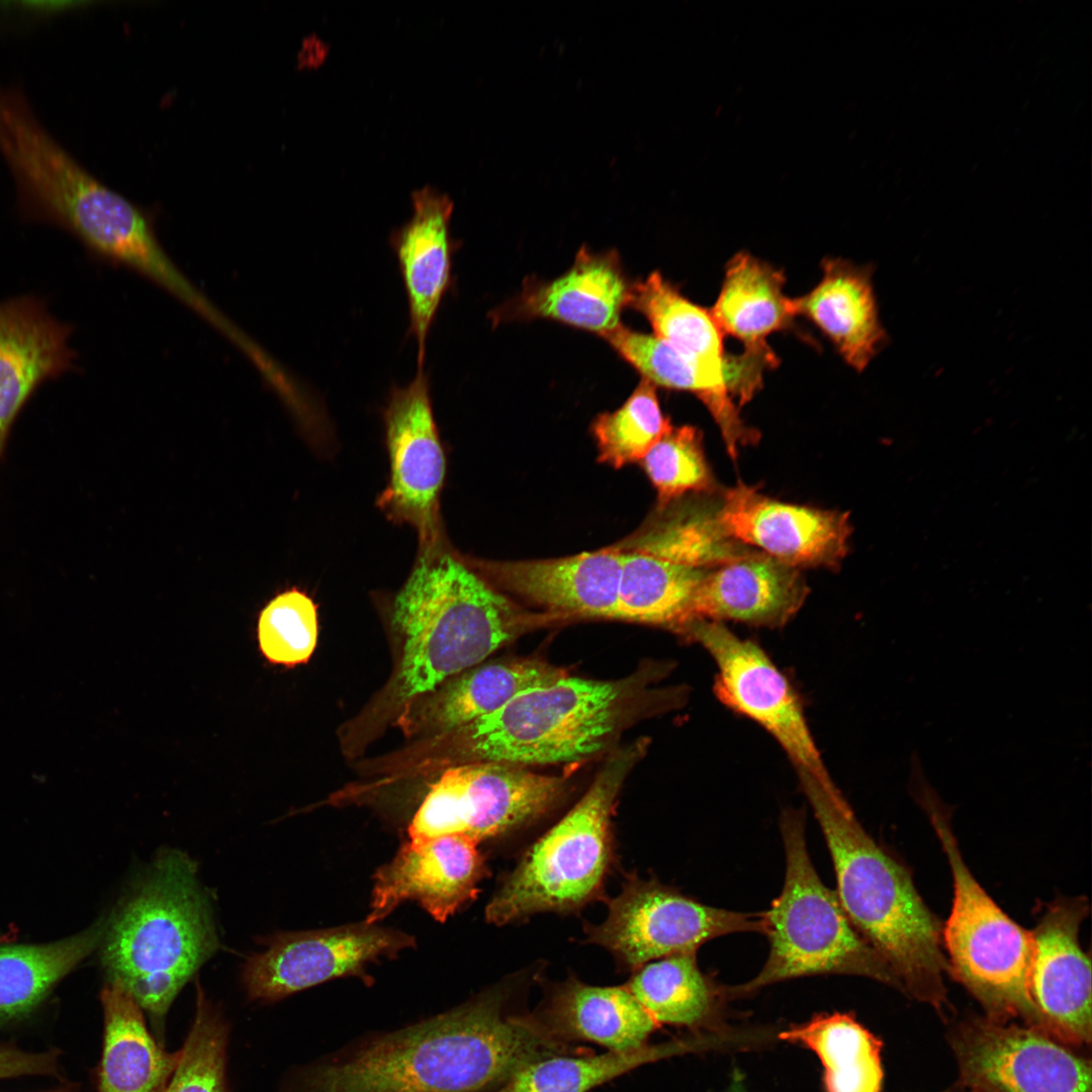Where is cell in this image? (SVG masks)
Masks as SVG:
<instances>
[{"mask_svg":"<svg viewBox=\"0 0 1092 1092\" xmlns=\"http://www.w3.org/2000/svg\"><path fill=\"white\" fill-rule=\"evenodd\" d=\"M822 269L821 280L810 292L790 298L792 313L815 324L845 362L861 372L888 342L879 318L872 268L826 259Z\"/></svg>","mask_w":1092,"mask_h":1092,"instance_id":"obj_25","label":"cell"},{"mask_svg":"<svg viewBox=\"0 0 1092 1092\" xmlns=\"http://www.w3.org/2000/svg\"><path fill=\"white\" fill-rule=\"evenodd\" d=\"M72 327L49 311L46 301L22 295L0 302V458L15 419L48 380L74 370Z\"/></svg>","mask_w":1092,"mask_h":1092,"instance_id":"obj_20","label":"cell"},{"mask_svg":"<svg viewBox=\"0 0 1092 1092\" xmlns=\"http://www.w3.org/2000/svg\"><path fill=\"white\" fill-rule=\"evenodd\" d=\"M565 780L493 761L447 768L430 786L408 826L411 840L463 835L476 842L531 823L564 795Z\"/></svg>","mask_w":1092,"mask_h":1092,"instance_id":"obj_9","label":"cell"},{"mask_svg":"<svg viewBox=\"0 0 1092 1092\" xmlns=\"http://www.w3.org/2000/svg\"><path fill=\"white\" fill-rule=\"evenodd\" d=\"M535 1014L558 1039L590 1041L610 1052L647 1044L658 1025L625 986H592L577 979L554 987Z\"/></svg>","mask_w":1092,"mask_h":1092,"instance_id":"obj_26","label":"cell"},{"mask_svg":"<svg viewBox=\"0 0 1092 1092\" xmlns=\"http://www.w3.org/2000/svg\"><path fill=\"white\" fill-rule=\"evenodd\" d=\"M674 632L700 644L717 667L714 692L728 708L764 728L781 744L797 771L831 778L822 761L793 687L755 643L722 622L693 618Z\"/></svg>","mask_w":1092,"mask_h":1092,"instance_id":"obj_12","label":"cell"},{"mask_svg":"<svg viewBox=\"0 0 1092 1092\" xmlns=\"http://www.w3.org/2000/svg\"><path fill=\"white\" fill-rule=\"evenodd\" d=\"M264 950L247 958L241 978L248 997L274 1002L336 978L367 980L366 967L414 945V937L361 922L329 929L278 932L260 939Z\"/></svg>","mask_w":1092,"mask_h":1092,"instance_id":"obj_14","label":"cell"},{"mask_svg":"<svg viewBox=\"0 0 1092 1092\" xmlns=\"http://www.w3.org/2000/svg\"><path fill=\"white\" fill-rule=\"evenodd\" d=\"M317 607L303 590L278 593L260 611L256 638L266 662L284 667L306 663L317 642Z\"/></svg>","mask_w":1092,"mask_h":1092,"instance_id":"obj_37","label":"cell"},{"mask_svg":"<svg viewBox=\"0 0 1092 1092\" xmlns=\"http://www.w3.org/2000/svg\"><path fill=\"white\" fill-rule=\"evenodd\" d=\"M105 923L44 944L0 946V1024L24 1017L101 942Z\"/></svg>","mask_w":1092,"mask_h":1092,"instance_id":"obj_30","label":"cell"},{"mask_svg":"<svg viewBox=\"0 0 1092 1092\" xmlns=\"http://www.w3.org/2000/svg\"><path fill=\"white\" fill-rule=\"evenodd\" d=\"M740 931L764 933L763 913L710 907L635 875L608 901L607 919L585 929L589 942L606 947L632 971L655 959L696 953L706 941Z\"/></svg>","mask_w":1092,"mask_h":1092,"instance_id":"obj_11","label":"cell"},{"mask_svg":"<svg viewBox=\"0 0 1092 1092\" xmlns=\"http://www.w3.org/2000/svg\"><path fill=\"white\" fill-rule=\"evenodd\" d=\"M641 463L662 509L685 493H716L719 489L705 458L702 436L695 427H671Z\"/></svg>","mask_w":1092,"mask_h":1092,"instance_id":"obj_39","label":"cell"},{"mask_svg":"<svg viewBox=\"0 0 1092 1092\" xmlns=\"http://www.w3.org/2000/svg\"><path fill=\"white\" fill-rule=\"evenodd\" d=\"M965 1092H969V1091H965Z\"/></svg>","mask_w":1092,"mask_h":1092,"instance_id":"obj_43","label":"cell"},{"mask_svg":"<svg viewBox=\"0 0 1092 1092\" xmlns=\"http://www.w3.org/2000/svg\"><path fill=\"white\" fill-rule=\"evenodd\" d=\"M671 427L660 410L656 386L642 378L620 408L593 423L599 461L615 468L641 461Z\"/></svg>","mask_w":1092,"mask_h":1092,"instance_id":"obj_36","label":"cell"},{"mask_svg":"<svg viewBox=\"0 0 1092 1092\" xmlns=\"http://www.w3.org/2000/svg\"><path fill=\"white\" fill-rule=\"evenodd\" d=\"M413 213L389 237L408 306V334L417 342L418 370L424 369L426 343L438 309L453 285V255L460 246L451 236L453 201L426 186L412 194Z\"/></svg>","mask_w":1092,"mask_h":1092,"instance_id":"obj_21","label":"cell"},{"mask_svg":"<svg viewBox=\"0 0 1092 1092\" xmlns=\"http://www.w3.org/2000/svg\"><path fill=\"white\" fill-rule=\"evenodd\" d=\"M780 1037L817 1054L824 1067L826 1092L881 1091L882 1043L850 1015H818Z\"/></svg>","mask_w":1092,"mask_h":1092,"instance_id":"obj_33","label":"cell"},{"mask_svg":"<svg viewBox=\"0 0 1092 1092\" xmlns=\"http://www.w3.org/2000/svg\"><path fill=\"white\" fill-rule=\"evenodd\" d=\"M390 619L403 639L398 696L406 701L432 693L526 631L565 618L523 610L450 545L418 554L392 598Z\"/></svg>","mask_w":1092,"mask_h":1092,"instance_id":"obj_3","label":"cell"},{"mask_svg":"<svg viewBox=\"0 0 1092 1092\" xmlns=\"http://www.w3.org/2000/svg\"><path fill=\"white\" fill-rule=\"evenodd\" d=\"M836 876L838 900L858 933L897 978L900 991L938 1010L947 1004L942 924L911 873L863 829L833 781L798 771Z\"/></svg>","mask_w":1092,"mask_h":1092,"instance_id":"obj_2","label":"cell"},{"mask_svg":"<svg viewBox=\"0 0 1092 1092\" xmlns=\"http://www.w3.org/2000/svg\"><path fill=\"white\" fill-rule=\"evenodd\" d=\"M58 1050L27 1053L14 1045L0 1044V1079L30 1075L60 1076Z\"/></svg>","mask_w":1092,"mask_h":1092,"instance_id":"obj_40","label":"cell"},{"mask_svg":"<svg viewBox=\"0 0 1092 1092\" xmlns=\"http://www.w3.org/2000/svg\"><path fill=\"white\" fill-rule=\"evenodd\" d=\"M627 306L645 315L654 336L732 376L751 398L761 388L764 372L778 364L770 349L725 354L724 335L710 310L682 296L656 271L630 285Z\"/></svg>","mask_w":1092,"mask_h":1092,"instance_id":"obj_24","label":"cell"},{"mask_svg":"<svg viewBox=\"0 0 1092 1092\" xmlns=\"http://www.w3.org/2000/svg\"><path fill=\"white\" fill-rule=\"evenodd\" d=\"M602 336L643 378L669 389L696 394L718 425L726 449L737 458L742 445L756 443L759 435L740 418L738 405L748 401L741 384L681 352L654 335L632 331L621 324Z\"/></svg>","mask_w":1092,"mask_h":1092,"instance_id":"obj_23","label":"cell"},{"mask_svg":"<svg viewBox=\"0 0 1092 1092\" xmlns=\"http://www.w3.org/2000/svg\"><path fill=\"white\" fill-rule=\"evenodd\" d=\"M719 493L723 534L782 563L834 567L848 550L847 514L782 503L743 483Z\"/></svg>","mask_w":1092,"mask_h":1092,"instance_id":"obj_16","label":"cell"},{"mask_svg":"<svg viewBox=\"0 0 1092 1092\" xmlns=\"http://www.w3.org/2000/svg\"><path fill=\"white\" fill-rule=\"evenodd\" d=\"M630 285L615 251L582 248L571 268L551 281L527 279L522 291L489 313L491 323L551 318L599 335L620 325Z\"/></svg>","mask_w":1092,"mask_h":1092,"instance_id":"obj_19","label":"cell"},{"mask_svg":"<svg viewBox=\"0 0 1092 1092\" xmlns=\"http://www.w3.org/2000/svg\"><path fill=\"white\" fill-rule=\"evenodd\" d=\"M1088 911L1085 897L1057 898L1030 931L1035 1028L1065 1044L1091 1042V965L1079 940Z\"/></svg>","mask_w":1092,"mask_h":1092,"instance_id":"obj_15","label":"cell"},{"mask_svg":"<svg viewBox=\"0 0 1092 1092\" xmlns=\"http://www.w3.org/2000/svg\"><path fill=\"white\" fill-rule=\"evenodd\" d=\"M102 963L156 1020L218 946L194 863L161 852L105 925Z\"/></svg>","mask_w":1092,"mask_h":1092,"instance_id":"obj_4","label":"cell"},{"mask_svg":"<svg viewBox=\"0 0 1092 1092\" xmlns=\"http://www.w3.org/2000/svg\"><path fill=\"white\" fill-rule=\"evenodd\" d=\"M808 593L798 568L757 551L711 568L696 590L690 619L778 628L798 613Z\"/></svg>","mask_w":1092,"mask_h":1092,"instance_id":"obj_22","label":"cell"},{"mask_svg":"<svg viewBox=\"0 0 1092 1092\" xmlns=\"http://www.w3.org/2000/svg\"><path fill=\"white\" fill-rule=\"evenodd\" d=\"M626 681L564 677L520 692L462 728L460 750L472 761L558 764L604 750L626 712Z\"/></svg>","mask_w":1092,"mask_h":1092,"instance_id":"obj_8","label":"cell"},{"mask_svg":"<svg viewBox=\"0 0 1092 1092\" xmlns=\"http://www.w3.org/2000/svg\"><path fill=\"white\" fill-rule=\"evenodd\" d=\"M781 833L786 874L781 894L763 913L767 960L752 980L724 989L725 995H746L781 981L822 974L862 976L900 990L891 968L854 928L836 892L815 871L801 811H784Z\"/></svg>","mask_w":1092,"mask_h":1092,"instance_id":"obj_6","label":"cell"},{"mask_svg":"<svg viewBox=\"0 0 1092 1092\" xmlns=\"http://www.w3.org/2000/svg\"><path fill=\"white\" fill-rule=\"evenodd\" d=\"M969 1092H1092L1090 1062L1043 1031L971 1019L949 1037Z\"/></svg>","mask_w":1092,"mask_h":1092,"instance_id":"obj_13","label":"cell"},{"mask_svg":"<svg viewBox=\"0 0 1092 1092\" xmlns=\"http://www.w3.org/2000/svg\"><path fill=\"white\" fill-rule=\"evenodd\" d=\"M625 987L657 1024L692 1029L715 1022L725 995L702 974L694 952L649 962L634 971Z\"/></svg>","mask_w":1092,"mask_h":1092,"instance_id":"obj_32","label":"cell"},{"mask_svg":"<svg viewBox=\"0 0 1092 1092\" xmlns=\"http://www.w3.org/2000/svg\"><path fill=\"white\" fill-rule=\"evenodd\" d=\"M785 282L782 270L747 253L735 255L710 309L723 335L737 338L748 350L769 348L766 337L787 329L794 317Z\"/></svg>","mask_w":1092,"mask_h":1092,"instance_id":"obj_29","label":"cell"},{"mask_svg":"<svg viewBox=\"0 0 1092 1092\" xmlns=\"http://www.w3.org/2000/svg\"><path fill=\"white\" fill-rule=\"evenodd\" d=\"M909 790L929 818L951 872L953 899L942 926L947 972L977 999L987 1018H1020L1035 1028L1027 990L1031 932L1013 921L976 880L953 834L951 810L926 778H915Z\"/></svg>","mask_w":1092,"mask_h":1092,"instance_id":"obj_5","label":"cell"},{"mask_svg":"<svg viewBox=\"0 0 1092 1092\" xmlns=\"http://www.w3.org/2000/svg\"><path fill=\"white\" fill-rule=\"evenodd\" d=\"M478 842L463 835L408 840L373 876L370 911L374 924L398 905L418 902L435 920L445 922L474 900L487 877Z\"/></svg>","mask_w":1092,"mask_h":1092,"instance_id":"obj_17","label":"cell"},{"mask_svg":"<svg viewBox=\"0 0 1092 1092\" xmlns=\"http://www.w3.org/2000/svg\"><path fill=\"white\" fill-rule=\"evenodd\" d=\"M696 502L662 517L636 536L628 550L708 569L757 552L723 534L717 521L718 498Z\"/></svg>","mask_w":1092,"mask_h":1092,"instance_id":"obj_34","label":"cell"},{"mask_svg":"<svg viewBox=\"0 0 1092 1092\" xmlns=\"http://www.w3.org/2000/svg\"><path fill=\"white\" fill-rule=\"evenodd\" d=\"M100 998L104 1033L96 1092H163L181 1051L168 1053L156 1042L141 1006L118 983L108 982Z\"/></svg>","mask_w":1092,"mask_h":1092,"instance_id":"obj_27","label":"cell"},{"mask_svg":"<svg viewBox=\"0 0 1092 1092\" xmlns=\"http://www.w3.org/2000/svg\"><path fill=\"white\" fill-rule=\"evenodd\" d=\"M621 551L615 619L661 625L672 631L688 621L696 590L710 569Z\"/></svg>","mask_w":1092,"mask_h":1092,"instance_id":"obj_31","label":"cell"},{"mask_svg":"<svg viewBox=\"0 0 1092 1092\" xmlns=\"http://www.w3.org/2000/svg\"><path fill=\"white\" fill-rule=\"evenodd\" d=\"M565 675L559 667L537 659L474 666L432 692L419 711L420 722L445 732L457 730L493 713L520 692Z\"/></svg>","mask_w":1092,"mask_h":1092,"instance_id":"obj_28","label":"cell"},{"mask_svg":"<svg viewBox=\"0 0 1092 1092\" xmlns=\"http://www.w3.org/2000/svg\"><path fill=\"white\" fill-rule=\"evenodd\" d=\"M77 1091H78V1089H77L76 1085H74V1084H66V1085H63L61 1087L55 1088L53 1090H48V1091H43V1092H77Z\"/></svg>","mask_w":1092,"mask_h":1092,"instance_id":"obj_41","label":"cell"},{"mask_svg":"<svg viewBox=\"0 0 1092 1092\" xmlns=\"http://www.w3.org/2000/svg\"><path fill=\"white\" fill-rule=\"evenodd\" d=\"M226 1045V1023L198 984L194 1021L163 1092H228Z\"/></svg>","mask_w":1092,"mask_h":1092,"instance_id":"obj_38","label":"cell"},{"mask_svg":"<svg viewBox=\"0 0 1092 1092\" xmlns=\"http://www.w3.org/2000/svg\"><path fill=\"white\" fill-rule=\"evenodd\" d=\"M460 555L490 584L526 599L546 613L563 618L615 619L622 567L620 549L518 561L480 559L461 552Z\"/></svg>","mask_w":1092,"mask_h":1092,"instance_id":"obj_18","label":"cell"},{"mask_svg":"<svg viewBox=\"0 0 1092 1092\" xmlns=\"http://www.w3.org/2000/svg\"><path fill=\"white\" fill-rule=\"evenodd\" d=\"M728 1092H747L743 1087L738 1084L733 1085Z\"/></svg>","mask_w":1092,"mask_h":1092,"instance_id":"obj_42","label":"cell"},{"mask_svg":"<svg viewBox=\"0 0 1092 1092\" xmlns=\"http://www.w3.org/2000/svg\"><path fill=\"white\" fill-rule=\"evenodd\" d=\"M691 1049L690 1041L671 1040L597 1056H551L528 1064L492 1092H587L642 1065Z\"/></svg>","mask_w":1092,"mask_h":1092,"instance_id":"obj_35","label":"cell"},{"mask_svg":"<svg viewBox=\"0 0 1092 1092\" xmlns=\"http://www.w3.org/2000/svg\"><path fill=\"white\" fill-rule=\"evenodd\" d=\"M382 420L389 474L376 505L390 522L414 528L418 554L442 551L451 545L440 509L446 456L424 369L407 385L391 386Z\"/></svg>","mask_w":1092,"mask_h":1092,"instance_id":"obj_10","label":"cell"},{"mask_svg":"<svg viewBox=\"0 0 1092 1092\" xmlns=\"http://www.w3.org/2000/svg\"><path fill=\"white\" fill-rule=\"evenodd\" d=\"M572 1054L535 1013L508 1012L493 991L310 1068L288 1092H488L534 1061Z\"/></svg>","mask_w":1092,"mask_h":1092,"instance_id":"obj_1","label":"cell"},{"mask_svg":"<svg viewBox=\"0 0 1092 1092\" xmlns=\"http://www.w3.org/2000/svg\"><path fill=\"white\" fill-rule=\"evenodd\" d=\"M643 752L614 753L575 806L523 855L485 909L504 925L539 912L580 908L602 892L613 861L611 817L628 772Z\"/></svg>","mask_w":1092,"mask_h":1092,"instance_id":"obj_7","label":"cell"}]
</instances>
